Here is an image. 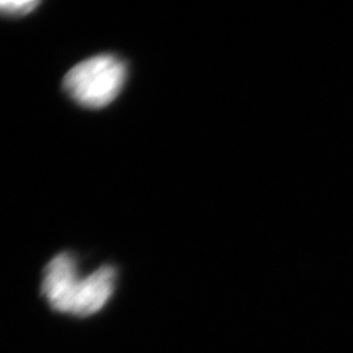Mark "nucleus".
<instances>
[{
  "instance_id": "3",
  "label": "nucleus",
  "mask_w": 353,
  "mask_h": 353,
  "mask_svg": "<svg viewBox=\"0 0 353 353\" xmlns=\"http://www.w3.org/2000/svg\"><path fill=\"white\" fill-rule=\"evenodd\" d=\"M39 6V1L33 0H14V1H0V14L3 16H24L34 11Z\"/></svg>"
},
{
  "instance_id": "1",
  "label": "nucleus",
  "mask_w": 353,
  "mask_h": 353,
  "mask_svg": "<svg viewBox=\"0 0 353 353\" xmlns=\"http://www.w3.org/2000/svg\"><path fill=\"white\" fill-rule=\"evenodd\" d=\"M117 284L118 270L114 265H102L85 272L76 255L63 252L45 265L41 294L54 313L87 319L108 306Z\"/></svg>"
},
{
  "instance_id": "2",
  "label": "nucleus",
  "mask_w": 353,
  "mask_h": 353,
  "mask_svg": "<svg viewBox=\"0 0 353 353\" xmlns=\"http://www.w3.org/2000/svg\"><path fill=\"white\" fill-rule=\"evenodd\" d=\"M126 79V63L117 55L101 54L72 67L64 76L63 88L76 103L101 109L119 96Z\"/></svg>"
}]
</instances>
